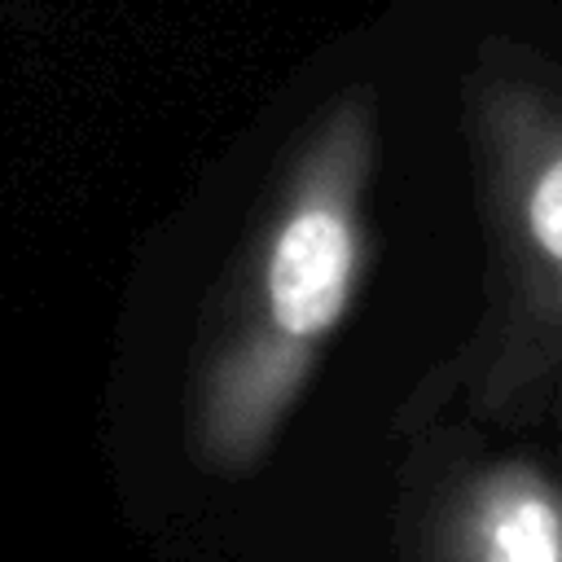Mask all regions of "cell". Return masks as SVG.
I'll return each mask as SVG.
<instances>
[{
  "instance_id": "cell-1",
  "label": "cell",
  "mask_w": 562,
  "mask_h": 562,
  "mask_svg": "<svg viewBox=\"0 0 562 562\" xmlns=\"http://www.w3.org/2000/svg\"><path fill=\"white\" fill-rule=\"evenodd\" d=\"M369 154V101L342 97L290 171L198 378L193 439L206 465L246 470L272 443L342 325L360 281Z\"/></svg>"
},
{
  "instance_id": "cell-2",
  "label": "cell",
  "mask_w": 562,
  "mask_h": 562,
  "mask_svg": "<svg viewBox=\"0 0 562 562\" xmlns=\"http://www.w3.org/2000/svg\"><path fill=\"white\" fill-rule=\"evenodd\" d=\"M479 132L514 303L509 356L518 373H536L562 351V105L496 83L483 92Z\"/></svg>"
},
{
  "instance_id": "cell-3",
  "label": "cell",
  "mask_w": 562,
  "mask_h": 562,
  "mask_svg": "<svg viewBox=\"0 0 562 562\" xmlns=\"http://www.w3.org/2000/svg\"><path fill=\"white\" fill-rule=\"evenodd\" d=\"M439 562H562V487L531 461L483 465L443 509Z\"/></svg>"
}]
</instances>
